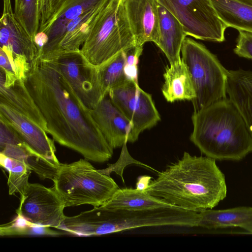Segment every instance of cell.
I'll list each match as a JSON object with an SVG mask.
<instances>
[{
    "label": "cell",
    "instance_id": "6da1fadb",
    "mask_svg": "<svg viewBox=\"0 0 252 252\" xmlns=\"http://www.w3.org/2000/svg\"><path fill=\"white\" fill-rule=\"evenodd\" d=\"M25 83L43 115L47 133L60 145L93 161L111 158L109 145L89 108L62 73L53 54L39 55L31 63Z\"/></svg>",
    "mask_w": 252,
    "mask_h": 252
},
{
    "label": "cell",
    "instance_id": "7a4b0ae2",
    "mask_svg": "<svg viewBox=\"0 0 252 252\" xmlns=\"http://www.w3.org/2000/svg\"><path fill=\"white\" fill-rule=\"evenodd\" d=\"M145 190L174 206L197 212L214 208L227 194L225 176L216 160L186 152L158 172Z\"/></svg>",
    "mask_w": 252,
    "mask_h": 252
},
{
    "label": "cell",
    "instance_id": "3957f363",
    "mask_svg": "<svg viewBox=\"0 0 252 252\" xmlns=\"http://www.w3.org/2000/svg\"><path fill=\"white\" fill-rule=\"evenodd\" d=\"M191 120L190 140L206 157L216 160H240L252 152L251 135L229 98L194 111Z\"/></svg>",
    "mask_w": 252,
    "mask_h": 252
},
{
    "label": "cell",
    "instance_id": "277c9868",
    "mask_svg": "<svg viewBox=\"0 0 252 252\" xmlns=\"http://www.w3.org/2000/svg\"><path fill=\"white\" fill-rule=\"evenodd\" d=\"M198 213L178 207L131 210L112 209L103 204L77 215L66 216L63 227L71 234L89 236L144 227H197Z\"/></svg>",
    "mask_w": 252,
    "mask_h": 252
},
{
    "label": "cell",
    "instance_id": "5b68a950",
    "mask_svg": "<svg viewBox=\"0 0 252 252\" xmlns=\"http://www.w3.org/2000/svg\"><path fill=\"white\" fill-rule=\"evenodd\" d=\"M53 181L52 188L65 207L83 204L99 206L119 189L110 175L100 172L85 159L62 163Z\"/></svg>",
    "mask_w": 252,
    "mask_h": 252
},
{
    "label": "cell",
    "instance_id": "8992f818",
    "mask_svg": "<svg viewBox=\"0 0 252 252\" xmlns=\"http://www.w3.org/2000/svg\"><path fill=\"white\" fill-rule=\"evenodd\" d=\"M135 44L122 0H110L81 51L91 63L98 65Z\"/></svg>",
    "mask_w": 252,
    "mask_h": 252
},
{
    "label": "cell",
    "instance_id": "52a82bcc",
    "mask_svg": "<svg viewBox=\"0 0 252 252\" xmlns=\"http://www.w3.org/2000/svg\"><path fill=\"white\" fill-rule=\"evenodd\" d=\"M181 52L195 92V97L191 101L194 111L226 97L228 70L216 55L189 37L185 38Z\"/></svg>",
    "mask_w": 252,
    "mask_h": 252
},
{
    "label": "cell",
    "instance_id": "ba28073f",
    "mask_svg": "<svg viewBox=\"0 0 252 252\" xmlns=\"http://www.w3.org/2000/svg\"><path fill=\"white\" fill-rule=\"evenodd\" d=\"M158 0L178 20L187 35L206 41H224L227 27L211 0Z\"/></svg>",
    "mask_w": 252,
    "mask_h": 252
},
{
    "label": "cell",
    "instance_id": "9c48e42d",
    "mask_svg": "<svg viewBox=\"0 0 252 252\" xmlns=\"http://www.w3.org/2000/svg\"><path fill=\"white\" fill-rule=\"evenodd\" d=\"M50 52L62 73L89 108H94L107 95L103 91L97 65L91 63L81 49Z\"/></svg>",
    "mask_w": 252,
    "mask_h": 252
},
{
    "label": "cell",
    "instance_id": "30bf717a",
    "mask_svg": "<svg viewBox=\"0 0 252 252\" xmlns=\"http://www.w3.org/2000/svg\"><path fill=\"white\" fill-rule=\"evenodd\" d=\"M108 94L131 123L135 142L142 131L153 127L160 120L152 95L142 90L137 82L127 80Z\"/></svg>",
    "mask_w": 252,
    "mask_h": 252
},
{
    "label": "cell",
    "instance_id": "8fae6325",
    "mask_svg": "<svg viewBox=\"0 0 252 252\" xmlns=\"http://www.w3.org/2000/svg\"><path fill=\"white\" fill-rule=\"evenodd\" d=\"M18 216L35 225L58 228L65 216L64 204L53 188L37 184L26 185L20 193Z\"/></svg>",
    "mask_w": 252,
    "mask_h": 252
},
{
    "label": "cell",
    "instance_id": "7c38bea8",
    "mask_svg": "<svg viewBox=\"0 0 252 252\" xmlns=\"http://www.w3.org/2000/svg\"><path fill=\"white\" fill-rule=\"evenodd\" d=\"M103 0H66L34 37L38 50L42 51L41 54L57 51L68 24Z\"/></svg>",
    "mask_w": 252,
    "mask_h": 252
},
{
    "label": "cell",
    "instance_id": "4fadbf2b",
    "mask_svg": "<svg viewBox=\"0 0 252 252\" xmlns=\"http://www.w3.org/2000/svg\"><path fill=\"white\" fill-rule=\"evenodd\" d=\"M0 121L13 128L35 153L60 165L53 140L41 127L8 106L0 103Z\"/></svg>",
    "mask_w": 252,
    "mask_h": 252
},
{
    "label": "cell",
    "instance_id": "5bb4252c",
    "mask_svg": "<svg viewBox=\"0 0 252 252\" xmlns=\"http://www.w3.org/2000/svg\"><path fill=\"white\" fill-rule=\"evenodd\" d=\"M91 113L99 130L113 148L125 143L135 142L130 122L114 105L108 94L94 108Z\"/></svg>",
    "mask_w": 252,
    "mask_h": 252
},
{
    "label": "cell",
    "instance_id": "9a60e30c",
    "mask_svg": "<svg viewBox=\"0 0 252 252\" xmlns=\"http://www.w3.org/2000/svg\"><path fill=\"white\" fill-rule=\"evenodd\" d=\"M0 19V47L8 49L14 58L21 57L31 63L39 55L32 37L16 17L11 0H2Z\"/></svg>",
    "mask_w": 252,
    "mask_h": 252
},
{
    "label": "cell",
    "instance_id": "2e32d148",
    "mask_svg": "<svg viewBox=\"0 0 252 252\" xmlns=\"http://www.w3.org/2000/svg\"><path fill=\"white\" fill-rule=\"evenodd\" d=\"M136 45L157 43L159 37L158 0H121Z\"/></svg>",
    "mask_w": 252,
    "mask_h": 252
},
{
    "label": "cell",
    "instance_id": "e0dca14e",
    "mask_svg": "<svg viewBox=\"0 0 252 252\" xmlns=\"http://www.w3.org/2000/svg\"><path fill=\"white\" fill-rule=\"evenodd\" d=\"M0 154L24 162L42 180H53L60 165L43 158L32 150L11 127L0 121Z\"/></svg>",
    "mask_w": 252,
    "mask_h": 252
},
{
    "label": "cell",
    "instance_id": "ac0fdd59",
    "mask_svg": "<svg viewBox=\"0 0 252 252\" xmlns=\"http://www.w3.org/2000/svg\"><path fill=\"white\" fill-rule=\"evenodd\" d=\"M0 103L13 108L47 133L46 122L26 86L25 80L0 82Z\"/></svg>",
    "mask_w": 252,
    "mask_h": 252
},
{
    "label": "cell",
    "instance_id": "d6986e66",
    "mask_svg": "<svg viewBox=\"0 0 252 252\" xmlns=\"http://www.w3.org/2000/svg\"><path fill=\"white\" fill-rule=\"evenodd\" d=\"M197 227L208 229L236 227L252 234V207L201 210L198 213Z\"/></svg>",
    "mask_w": 252,
    "mask_h": 252
},
{
    "label": "cell",
    "instance_id": "ffe728a7",
    "mask_svg": "<svg viewBox=\"0 0 252 252\" xmlns=\"http://www.w3.org/2000/svg\"><path fill=\"white\" fill-rule=\"evenodd\" d=\"M159 37L156 45L167 58L170 64L181 60L180 53L187 34L175 17L158 2Z\"/></svg>",
    "mask_w": 252,
    "mask_h": 252
},
{
    "label": "cell",
    "instance_id": "44dd1931",
    "mask_svg": "<svg viewBox=\"0 0 252 252\" xmlns=\"http://www.w3.org/2000/svg\"><path fill=\"white\" fill-rule=\"evenodd\" d=\"M226 92L242 116L252 137V71L228 70Z\"/></svg>",
    "mask_w": 252,
    "mask_h": 252
},
{
    "label": "cell",
    "instance_id": "7402d4cb",
    "mask_svg": "<svg viewBox=\"0 0 252 252\" xmlns=\"http://www.w3.org/2000/svg\"><path fill=\"white\" fill-rule=\"evenodd\" d=\"M162 94L170 102L177 100L192 101L196 96L189 70L182 60L167 66L163 74Z\"/></svg>",
    "mask_w": 252,
    "mask_h": 252
},
{
    "label": "cell",
    "instance_id": "603a6c76",
    "mask_svg": "<svg viewBox=\"0 0 252 252\" xmlns=\"http://www.w3.org/2000/svg\"><path fill=\"white\" fill-rule=\"evenodd\" d=\"M103 204L112 209L131 210L177 207L145 190L126 188L119 189Z\"/></svg>",
    "mask_w": 252,
    "mask_h": 252
},
{
    "label": "cell",
    "instance_id": "cb8c5ba5",
    "mask_svg": "<svg viewBox=\"0 0 252 252\" xmlns=\"http://www.w3.org/2000/svg\"><path fill=\"white\" fill-rule=\"evenodd\" d=\"M109 0L102 1L71 21L66 28L57 50L81 49L99 13Z\"/></svg>",
    "mask_w": 252,
    "mask_h": 252
},
{
    "label": "cell",
    "instance_id": "d4e9b609",
    "mask_svg": "<svg viewBox=\"0 0 252 252\" xmlns=\"http://www.w3.org/2000/svg\"><path fill=\"white\" fill-rule=\"evenodd\" d=\"M228 27L252 32V0H211Z\"/></svg>",
    "mask_w": 252,
    "mask_h": 252
},
{
    "label": "cell",
    "instance_id": "484cf974",
    "mask_svg": "<svg viewBox=\"0 0 252 252\" xmlns=\"http://www.w3.org/2000/svg\"><path fill=\"white\" fill-rule=\"evenodd\" d=\"M126 61L125 50L97 65L101 85L106 94L128 80L124 71Z\"/></svg>",
    "mask_w": 252,
    "mask_h": 252
},
{
    "label": "cell",
    "instance_id": "4316f807",
    "mask_svg": "<svg viewBox=\"0 0 252 252\" xmlns=\"http://www.w3.org/2000/svg\"><path fill=\"white\" fill-rule=\"evenodd\" d=\"M41 0H15V16L33 40L40 28Z\"/></svg>",
    "mask_w": 252,
    "mask_h": 252
},
{
    "label": "cell",
    "instance_id": "83f0119b",
    "mask_svg": "<svg viewBox=\"0 0 252 252\" xmlns=\"http://www.w3.org/2000/svg\"><path fill=\"white\" fill-rule=\"evenodd\" d=\"M0 164L9 172L7 180L9 194L21 193L29 183L32 170L24 162L2 154H0Z\"/></svg>",
    "mask_w": 252,
    "mask_h": 252
},
{
    "label": "cell",
    "instance_id": "f1b7e54d",
    "mask_svg": "<svg viewBox=\"0 0 252 252\" xmlns=\"http://www.w3.org/2000/svg\"><path fill=\"white\" fill-rule=\"evenodd\" d=\"M62 234L50 228V227L34 224L17 215L11 221L0 226V235H48L57 236Z\"/></svg>",
    "mask_w": 252,
    "mask_h": 252
},
{
    "label": "cell",
    "instance_id": "f546056e",
    "mask_svg": "<svg viewBox=\"0 0 252 252\" xmlns=\"http://www.w3.org/2000/svg\"><path fill=\"white\" fill-rule=\"evenodd\" d=\"M126 144V143H125L123 145L121 154L117 161L114 164H108V166L106 168L98 169L100 172L104 174L110 175V174L112 172H115L121 176L123 182L124 183V179L123 175V171L125 167L129 164H136L155 170L151 167L134 159L130 155L128 151Z\"/></svg>",
    "mask_w": 252,
    "mask_h": 252
},
{
    "label": "cell",
    "instance_id": "4dcf8cb0",
    "mask_svg": "<svg viewBox=\"0 0 252 252\" xmlns=\"http://www.w3.org/2000/svg\"><path fill=\"white\" fill-rule=\"evenodd\" d=\"M143 49V46L134 45L125 50L126 61L124 67L125 75L128 80L138 83L137 63Z\"/></svg>",
    "mask_w": 252,
    "mask_h": 252
},
{
    "label": "cell",
    "instance_id": "1f68e13d",
    "mask_svg": "<svg viewBox=\"0 0 252 252\" xmlns=\"http://www.w3.org/2000/svg\"><path fill=\"white\" fill-rule=\"evenodd\" d=\"M234 53L240 57L252 60V32L239 31Z\"/></svg>",
    "mask_w": 252,
    "mask_h": 252
},
{
    "label": "cell",
    "instance_id": "d6a6232c",
    "mask_svg": "<svg viewBox=\"0 0 252 252\" xmlns=\"http://www.w3.org/2000/svg\"><path fill=\"white\" fill-rule=\"evenodd\" d=\"M66 0H43L40 6V28L47 23Z\"/></svg>",
    "mask_w": 252,
    "mask_h": 252
},
{
    "label": "cell",
    "instance_id": "836d02e7",
    "mask_svg": "<svg viewBox=\"0 0 252 252\" xmlns=\"http://www.w3.org/2000/svg\"><path fill=\"white\" fill-rule=\"evenodd\" d=\"M151 179V176L146 175L139 176L136 184V189L139 190H145L149 185Z\"/></svg>",
    "mask_w": 252,
    "mask_h": 252
},
{
    "label": "cell",
    "instance_id": "e575fe53",
    "mask_svg": "<svg viewBox=\"0 0 252 252\" xmlns=\"http://www.w3.org/2000/svg\"><path fill=\"white\" fill-rule=\"evenodd\" d=\"M43 0H41V3H42V1H43Z\"/></svg>",
    "mask_w": 252,
    "mask_h": 252
}]
</instances>
